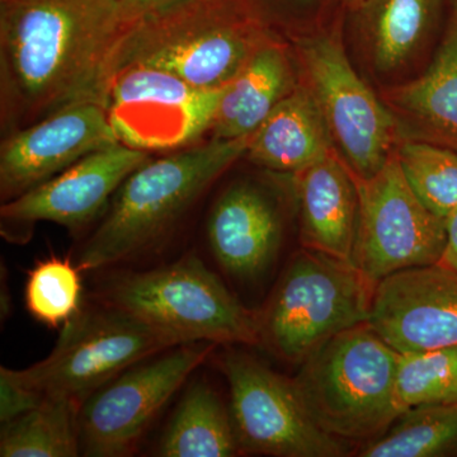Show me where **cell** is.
Returning <instances> with one entry per match:
<instances>
[{"mask_svg":"<svg viewBox=\"0 0 457 457\" xmlns=\"http://www.w3.org/2000/svg\"><path fill=\"white\" fill-rule=\"evenodd\" d=\"M354 180L360 206L352 263L372 285L400 270L440 262L446 221L414 194L395 152L375 176Z\"/></svg>","mask_w":457,"mask_h":457,"instance_id":"9","label":"cell"},{"mask_svg":"<svg viewBox=\"0 0 457 457\" xmlns=\"http://www.w3.org/2000/svg\"><path fill=\"white\" fill-rule=\"evenodd\" d=\"M42 399L20 380L16 370L0 369V422L7 423L22 416Z\"/></svg>","mask_w":457,"mask_h":457,"instance_id":"28","label":"cell"},{"mask_svg":"<svg viewBox=\"0 0 457 457\" xmlns=\"http://www.w3.org/2000/svg\"><path fill=\"white\" fill-rule=\"evenodd\" d=\"M242 2L270 29L287 37L294 29V8L311 4L312 0H242Z\"/></svg>","mask_w":457,"mask_h":457,"instance_id":"29","label":"cell"},{"mask_svg":"<svg viewBox=\"0 0 457 457\" xmlns=\"http://www.w3.org/2000/svg\"><path fill=\"white\" fill-rule=\"evenodd\" d=\"M446 221V245L437 264L457 273V210L445 219Z\"/></svg>","mask_w":457,"mask_h":457,"instance_id":"31","label":"cell"},{"mask_svg":"<svg viewBox=\"0 0 457 457\" xmlns=\"http://www.w3.org/2000/svg\"><path fill=\"white\" fill-rule=\"evenodd\" d=\"M381 99L392 112L399 141L414 140L457 152V0L431 64L411 79L386 84Z\"/></svg>","mask_w":457,"mask_h":457,"instance_id":"16","label":"cell"},{"mask_svg":"<svg viewBox=\"0 0 457 457\" xmlns=\"http://www.w3.org/2000/svg\"><path fill=\"white\" fill-rule=\"evenodd\" d=\"M152 156L120 143L84 156L37 187L3 203L2 236L25 242L32 228L44 221L80 230L106 212L123 180Z\"/></svg>","mask_w":457,"mask_h":457,"instance_id":"13","label":"cell"},{"mask_svg":"<svg viewBox=\"0 0 457 457\" xmlns=\"http://www.w3.org/2000/svg\"><path fill=\"white\" fill-rule=\"evenodd\" d=\"M82 405L60 396L44 399L22 416L2 423V457H75L79 455L78 416Z\"/></svg>","mask_w":457,"mask_h":457,"instance_id":"23","label":"cell"},{"mask_svg":"<svg viewBox=\"0 0 457 457\" xmlns=\"http://www.w3.org/2000/svg\"><path fill=\"white\" fill-rule=\"evenodd\" d=\"M398 359L399 352L362 323L321 345L293 383L324 432L362 445L380 437L403 413L395 390Z\"/></svg>","mask_w":457,"mask_h":457,"instance_id":"4","label":"cell"},{"mask_svg":"<svg viewBox=\"0 0 457 457\" xmlns=\"http://www.w3.org/2000/svg\"><path fill=\"white\" fill-rule=\"evenodd\" d=\"M363 2L365 0H341L342 4L351 12L356 11Z\"/></svg>","mask_w":457,"mask_h":457,"instance_id":"32","label":"cell"},{"mask_svg":"<svg viewBox=\"0 0 457 457\" xmlns=\"http://www.w3.org/2000/svg\"><path fill=\"white\" fill-rule=\"evenodd\" d=\"M174 347L179 345L170 337L106 303L78 312L46 359L16 371L42 398L60 396L82 405L125 370Z\"/></svg>","mask_w":457,"mask_h":457,"instance_id":"8","label":"cell"},{"mask_svg":"<svg viewBox=\"0 0 457 457\" xmlns=\"http://www.w3.org/2000/svg\"><path fill=\"white\" fill-rule=\"evenodd\" d=\"M286 38L336 152L357 179L375 176L395 152L398 130L380 95L352 65L341 29L317 27Z\"/></svg>","mask_w":457,"mask_h":457,"instance_id":"6","label":"cell"},{"mask_svg":"<svg viewBox=\"0 0 457 457\" xmlns=\"http://www.w3.org/2000/svg\"><path fill=\"white\" fill-rule=\"evenodd\" d=\"M248 141L207 139L141 164L123 180L84 243L79 270L113 266L158 245L213 183L245 158Z\"/></svg>","mask_w":457,"mask_h":457,"instance_id":"2","label":"cell"},{"mask_svg":"<svg viewBox=\"0 0 457 457\" xmlns=\"http://www.w3.org/2000/svg\"><path fill=\"white\" fill-rule=\"evenodd\" d=\"M129 29L113 0H0L3 137L71 104H104Z\"/></svg>","mask_w":457,"mask_h":457,"instance_id":"1","label":"cell"},{"mask_svg":"<svg viewBox=\"0 0 457 457\" xmlns=\"http://www.w3.org/2000/svg\"><path fill=\"white\" fill-rule=\"evenodd\" d=\"M395 390L403 411L457 403V347L399 353Z\"/></svg>","mask_w":457,"mask_h":457,"instance_id":"26","label":"cell"},{"mask_svg":"<svg viewBox=\"0 0 457 457\" xmlns=\"http://www.w3.org/2000/svg\"><path fill=\"white\" fill-rule=\"evenodd\" d=\"M356 455L457 456V403L407 409L380 437L361 445Z\"/></svg>","mask_w":457,"mask_h":457,"instance_id":"24","label":"cell"},{"mask_svg":"<svg viewBox=\"0 0 457 457\" xmlns=\"http://www.w3.org/2000/svg\"><path fill=\"white\" fill-rule=\"evenodd\" d=\"M207 237L222 269L237 278H255L278 254L281 213L269 192L254 183L237 182L213 204Z\"/></svg>","mask_w":457,"mask_h":457,"instance_id":"17","label":"cell"},{"mask_svg":"<svg viewBox=\"0 0 457 457\" xmlns=\"http://www.w3.org/2000/svg\"><path fill=\"white\" fill-rule=\"evenodd\" d=\"M273 32L242 0H196L131 26L113 71L149 66L206 90L227 87Z\"/></svg>","mask_w":457,"mask_h":457,"instance_id":"3","label":"cell"},{"mask_svg":"<svg viewBox=\"0 0 457 457\" xmlns=\"http://www.w3.org/2000/svg\"><path fill=\"white\" fill-rule=\"evenodd\" d=\"M192 2L196 0H113L123 20L130 27Z\"/></svg>","mask_w":457,"mask_h":457,"instance_id":"30","label":"cell"},{"mask_svg":"<svg viewBox=\"0 0 457 457\" xmlns=\"http://www.w3.org/2000/svg\"><path fill=\"white\" fill-rule=\"evenodd\" d=\"M299 86L290 42L276 35L263 45L222 92L207 139L249 137Z\"/></svg>","mask_w":457,"mask_h":457,"instance_id":"19","label":"cell"},{"mask_svg":"<svg viewBox=\"0 0 457 457\" xmlns=\"http://www.w3.org/2000/svg\"><path fill=\"white\" fill-rule=\"evenodd\" d=\"M309 90L300 83L249 137L245 158L273 173H299L335 152Z\"/></svg>","mask_w":457,"mask_h":457,"instance_id":"21","label":"cell"},{"mask_svg":"<svg viewBox=\"0 0 457 457\" xmlns=\"http://www.w3.org/2000/svg\"><path fill=\"white\" fill-rule=\"evenodd\" d=\"M408 185L427 209L446 219L457 210V152L423 141L402 140L395 147Z\"/></svg>","mask_w":457,"mask_h":457,"instance_id":"25","label":"cell"},{"mask_svg":"<svg viewBox=\"0 0 457 457\" xmlns=\"http://www.w3.org/2000/svg\"><path fill=\"white\" fill-rule=\"evenodd\" d=\"M224 88L200 89L159 69L126 66L111 77L104 106L119 143L153 155L207 140Z\"/></svg>","mask_w":457,"mask_h":457,"instance_id":"10","label":"cell"},{"mask_svg":"<svg viewBox=\"0 0 457 457\" xmlns=\"http://www.w3.org/2000/svg\"><path fill=\"white\" fill-rule=\"evenodd\" d=\"M119 143L101 102L71 104L3 137L0 198L20 197L84 156Z\"/></svg>","mask_w":457,"mask_h":457,"instance_id":"14","label":"cell"},{"mask_svg":"<svg viewBox=\"0 0 457 457\" xmlns=\"http://www.w3.org/2000/svg\"><path fill=\"white\" fill-rule=\"evenodd\" d=\"M104 302L179 345L261 342L260 317L248 311L196 257L116 276L108 282Z\"/></svg>","mask_w":457,"mask_h":457,"instance_id":"5","label":"cell"},{"mask_svg":"<svg viewBox=\"0 0 457 457\" xmlns=\"http://www.w3.org/2000/svg\"><path fill=\"white\" fill-rule=\"evenodd\" d=\"M374 290L351 262L303 248L260 317L261 341L279 359L302 365L333 337L368 323Z\"/></svg>","mask_w":457,"mask_h":457,"instance_id":"7","label":"cell"},{"mask_svg":"<svg viewBox=\"0 0 457 457\" xmlns=\"http://www.w3.org/2000/svg\"><path fill=\"white\" fill-rule=\"evenodd\" d=\"M212 343H189L113 378L83 403L80 451L89 457L129 456L154 418L206 360Z\"/></svg>","mask_w":457,"mask_h":457,"instance_id":"12","label":"cell"},{"mask_svg":"<svg viewBox=\"0 0 457 457\" xmlns=\"http://www.w3.org/2000/svg\"><path fill=\"white\" fill-rule=\"evenodd\" d=\"M368 323L399 353L457 347V273L433 264L384 278Z\"/></svg>","mask_w":457,"mask_h":457,"instance_id":"15","label":"cell"},{"mask_svg":"<svg viewBox=\"0 0 457 457\" xmlns=\"http://www.w3.org/2000/svg\"><path fill=\"white\" fill-rule=\"evenodd\" d=\"M79 270L71 261L57 257L38 262L29 270L26 306L36 320L59 328L79 312L82 296Z\"/></svg>","mask_w":457,"mask_h":457,"instance_id":"27","label":"cell"},{"mask_svg":"<svg viewBox=\"0 0 457 457\" xmlns=\"http://www.w3.org/2000/svg\"><path fill=\"white\" fill-rule=\"evenodd\" d=\"M293 179L303 248L352 263L360 206L352 171L335 150Z\"/></svg>","mask_w":457,"mask_h":457,"instance_id":"18","label":"cell"},{"mask_svg":"<svg viewBox=\"0 0 457 457\" xmlns=\"http://www.w3.org/2000/svg\"><path fill=\"white\" fill-rule=\"evenodd\" d=\"M444 0H365L356 11V45L378 78L409 68L431 37Z\"/></svg>","mask_w":457,"mask_h":457,"instance_id":"20","label":"cell"},{"mask_svg":"<svg viewBox=\"0 0 457 457\" xmlns=\"http://www.w3.org/2000/svg\"><path fill=\"white\" fill-rule=\"evenodd\" d=\"M240 450L230 411L212 386L197 383L180 400L158 455L231 457Z\"/></svg>","mask_w":457,"mask_h":457,"instance_id":"22","label":"cell"},{"mask_svg":"<svg viewBox=\"0 0 457 457\" xmlns=\"http://www.w3.org/2000/svg\"><path fill=\"white\" fill-rule=\"evenodd\" d=\"M230 392V413L240 449L278 457H342L347 442L328 435L312 420L286 378L242 353L222 362Z\"/></svg>","mask_w":457,"mask_h":457,"instance_id":"11","label":"cell"}]
</instances>
